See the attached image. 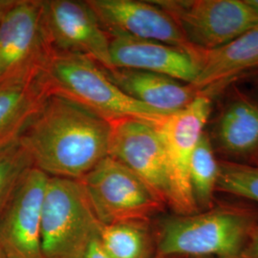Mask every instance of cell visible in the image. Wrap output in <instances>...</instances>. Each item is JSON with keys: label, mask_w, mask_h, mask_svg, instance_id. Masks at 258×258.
Returning <instances> with one entry per match:
<instances>
[{"label": "cell", "mask_w": 258, "mask_h": 258, "mask_svg": "<svg viewBox=\"0 0 258 258\" xmlns=\"http://www.w3.org/2000/svg\"><path fill=\"white\" fill-rule=\"evenodd\" d=\"M110 138L109 120L49 93L19 141L46 175L81 180L109 156Z\"/></svg>", "instance_id": "cell-1"}, {"label": "cell", "mask_w": 258, "mask_h": 258, "mask_svg": "<svg viewBox=\"0 0 258 258\" xmlns=\"http://www.w3.org/2000/svg\"><path fill=\"white\" fill-rule=\"evenodd\" d=\"M257 224L258 210L243 204L166 215L157 225L153 258H239Z\"/></svg>", "instance_id": "cell-2"}, {"label": "cell", "mask_w": 258, "mask_h": 258, "mask_svg": "<svg viewBox=\"0 0 258 258\" xmlns=\"http://www.w3.org/2000/svg\"><path fill=\"white\" fill-rule=\"evenodd\" d=\"M40 74L48 93L68 98L106 120L131 118L158 125L167 116L122 92L100 65L83 55L51 52Z\"/></svg>", "instance_id": "cell-3"}, {"label": "cell", "mask_w": 258, "mask_h": 258, "mask_svg": "<svg viewBox=\"0 0 258 258\" xmlns=\"http://www.w3.org/2000/svg\"><path fill=\"white\" fill-rule=\"evenodd\" d=\"M102 225L79 180L48 178L41 213L43 258L85 257Z\"/></svg>", "instance_id": "cell-4"}, {"label": "cell", "mask_w": 258, "mask_h": 258, "mask_svg": "<svg viewBox=\"0 0 258 258\" xmlns=\"http://www.w3.org/2000/svg\"><path fill=\"white\" fill-rule=\"evenodd\" d=\"M80 183L102 225L149 222L166 207L129 168L105 157Z\"/></svg>", "instance_id": "cell-5"}, {"label": "cell", "mask_w": 258, "mask_h": 258, "mask_svg": "<svg viewBox=\"0 0 258 258\" xmlns=\"http://www.w3.org/2000/svg\"><path fill=\"white\" fill-rule=\"evenodd\" d=\"M211 95L200 93L182 110L167 115L157 125L166 154L169 184L168 208L175 214L198 212L189 181V168L195 148L211 118Z\"/></svg>", "instance_id": "cell-6"}, {"label": "cell", "mask_w": 258, "mask_h": 258, "mask_svg": "<svg viewBox=\"0 0 258 258\" xmlns=\"http://www.w3.org/2000/svg\"><path fill=\"white\" fill-rule=\"evenodd\" d=\"M175 20L188 42L210 51L225 46L258 25L246 0H155Z\"/></svg>", "instance_id": "cell-7"}, {"label": "cell", "mask_w": 258, "mask_h": 258, "mask_svg": "<svg viewBox=\"0 0 258 258\" xmlns=\"http://www.w3.org/2000/svg\"><path fill=\"white\" fill-rule=\"evenodd\" d=\"M51 52L41 0H17L0 25V87L38 74Z\"/></svg>", "instance_id": "cell-8"}, {"label": "cell", "mask_w": 258, "mask_h": 258, "mask_svg": "<svg viewBox=\"0 0 258 258\" xmlns=\"http://www.w3.org/2000/svg\"><path fill=\"white\" fill-rule=\"evenodd\" d=\"M41 17L52 52L83 55L112 67L109 36L86 0H41Z\"/></svg>", "instance_id": "cell-9"}, {"label": "cell", "mask_w": 258, "mask_h": 258, "mask_svg": "<svg viewBox=\"0 0 258 258\" xmlns=\"http://www.w3.org/2000/svg\"><path fill=\"white\" fill-rule=\"evenodd\" d=\"M109 156L129 168L166 208L169 184L166 154L157 125L138 119L109 120Z\"/></svg>", "instance_id": "cell-10"}, {"label": "cell", "mask_w": 258, "mask_h": 258, "mask_svg": "<svg viewBox=\"0 0 258 258\" xmlns=\"http://www.w3.org/2000/svg\"><path fill=\"white\" fill-rule=\"evenodd\" d=\"M49 176L33 166L0 217V248L7 258H43L41 213Z\"/></svg>", "instance_id": "cell-11"}, {"label": "cell", "mask_w": 258, "mask_h": 258, "mask_svg": "<svg viewBox=\"0 0 258 258\" xmlns=\"http://www.w3.org/2000/svg\"><path fill=\"white\" fill-rule=\"evenodd\" d=\"M108 35L120 34L175 47L192 55L196 48L175 20L153 1L86 0Z\"/></svg>", "instance_id": "cell-12"}, {"label": "cell", "mask_w": 258, "mask_h": 258, "mask_svg": "<svg viewBox=\"0 0 258 258\" xmlns=\"http://www.w3.org/2000/svg\"><path fill=\"white\" fill-rule=\"evenodd\" d=\"M209 136L222 160L258 164V100L232 93L214 117Z\"/></svg>", "instance_id": "cell-13"}, {"label": "cell", "mask_w": 258, "mask_h": 258, "mask_svg": "<svg viewBox=\"0 0 258 258\" xmlns=\"http://www.w3.org/2000/svg\"><path fill=\"white\" fill-rule=\"evenodd\" d=\"M108 36L112 67L165 75L187 84L196 79L192 57L181 49L120 34Z\"/></svg>", "instance_id": "cell-14"}, {"label": "cell", "mask_w": 258, "mask_h": 258, "mask_svg": "<svg viewBox=\"0 0 258 258\" xmlns=\"http://www.w3.org/2000/svg\"><path fill=\"white\" fill-rule=\"evenodd\" d=\"M101 67L122 92L163 114L169 115L184 109L200 94L190 84L165 75L134 69Z\"/></svg>", "instance_id": "cell-15"}, {"label": "cell", "mask_w": 258, "mask_h": 258, "mask_svg": "<svg viewBox=\"0 0 258 258\" xmlns=\"http://www.w3.org/2000/svg\"><path fill=\"white\" fill-rule=\"evenodd\" d=\"M192 58L197 76L190 85L199 93L211 95L220 85L258 66V25L221 48L196 49Z\"/></svg>", "instance_id": "cell-16"}, {"label": "cell", "mask_w": 258, "mask_h": 258, "mask_svg": "<svg viewBox=\"0 0 258 258\" xmlns=\"http://www.w3.org/2000/svg\"><path fill=\"white\" fill-rule=\"evenodd\" d=\"M48 94L40 72L0 87V150L19 141Z\"/></svg>", "instance_id": "cell-17"}, {"label": "cell", "mask_w": 258, "mask_h": 258, "mask_svg": "<svg viewBox=\"0 0 258 258\" xmlns=\"http://www.w3.org/2000/svg\"><path fill=\"white\" fill-rule=\"evenodd\" d=\"M98 240L110 258H153L154 241L149 222L102 225Z\"/></svg>", "instance_id": "cell-18"}, {"label": "cell", "mask_w": 258, "mask_h": 258, "mask_svg": "<svg viewBox=\"0 0 258 258\" xmlns=\"http://www.w3.org/2000/svg\"><path fill=\"white\" fill-rule=\"evenodd\" d=\"M219 177V159L212 147L208 131L199 140L189 168V181L198 212L210 210L215 203Z\"/></svg>", "instance_id": "cell-19"}, {"label": "cell", "mask_w": 258, "mask_h": 258, "mask_svg": "<svg viewBox=\"0 0 258 258\" xmlns=\"http://www.w3.org/2000/svg\"><path fill=\"white\" fill-rule=\"evenodd\" d=\"M217 194H228L258 205V164L219 159Z\"/></svg>", "instance_id": "cell-20"}, {"label": "cell", "mask_w": 258, "mask_h": 258, "mask_svg": "<svg viewBox=\"0 0 258 258\" xmlns=\"http://www.w3.org/2000/svg\"><path fill=\"white\" fill-rule=\"evenodd\" d=\"M33 166L32 158L19 140L0 150V217L22 178Z\"/></svg>", "instance_id": "cell-21"}, {"label": "cell", "mask_w": 258, "mask_h": 258, "mask_svg": "<svg viewBox=\"0 0 258 258\" xmlns=\"http://www.w3.org/2000/svg\"><path fill=\"white\" fill-rule=\"evenodd\" d=\"M242 257L258 258V224L249 234Z\"/></svg>", "instance_id": "cell-22"}, {"label": "cell", "mask_w": 258, "mask_h": 258, "mask_svg": "<svg viewBox=\"0 0 258 258\" xmlns=\"http://www.w3.org/2000/svg\"><path fill=\"white\" fill-rule=\"evenodd\" d=\"M84 258H110L102 249V246L99 243L98 237L93 241L90 248L88 249Z\"/></svg>", "instance_id": "cell-23"}, {"label": "cell", "mask_w": 258, "mask_h": 258, "mask_svg": "<svg viewBox=\"0 0 258 258\" xmlns=\"http://www.w3.org/2000/svg\"><path fill=\"white\" fill-rule=\"evenodd\" d=\"M16 2L17 0H0V25Z\"/></svg>", "instance_id": "cell-24"}, {"label": "cell", "mask_w": 258, "mask_h": 258, "mask_svg": "<svg viewBox=\"0 0 258 258\" xmlns=\"http://www.w3.org/2000/svg\"><path fill=\"white\" fill-rule=\"evenodd\" d=\"M246 1L258 17V0H246Z\"/></svg>", "instance_id": "cell-25"}, {"label": "cell", "mask_w": 258, "mask_h": 258, "mask_svg": "<svg viewBox=\"0 0 258 258\" xmlns=\"http://www.w3.org/2000/svg\"><path fill=\"white\" fill-rule=\"evenodd\" d=\"M0 258H7L6 257L5 253L3 252V250H2V249H1V248H0Z\"/></svg>", "instance_id": "cell-26"}, {"label": "cell", "mask_w": 258, "mask_h": 258, "mask_svg": "<svg viewBox=\"0 0 258 258\" xmlns=\"http://www.w3.org/2000/svg\"><path fill=\"white\" fill-rule=\"evenodd\" d=\"M200 258H212V257H200Z\"/></svg>", "instance_id": "cell-27"}, {"label": "cell", "mask_w": 258, "mask_h": 258, "mask_svg": "<svg viewBox=\"0 0 258 258\" xmlns=\"http://www.w3.org/2000/svg\"><path fill=\"white\" fill-rule=\"evenodd\" d=\"M239 258H243V257H242V256H241V257H239Z\"/></svg>", "instance_id": "cell-28"}]
</instances>
